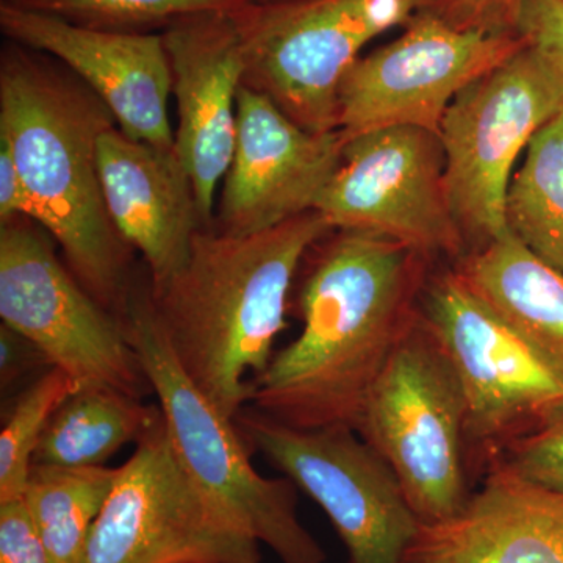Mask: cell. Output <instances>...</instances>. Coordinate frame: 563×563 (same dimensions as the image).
I'll return each mask as SVG.
<instances>
[{"label": "cell", "mask_w": 563, "mask_h": 563, "mask_svg": "<svg viewBox=\"0 0 563 563\" xmlns=\"http://www.w3.org/2000/svg\"><path fill=\"white\" fill-rule=\"evenodd\" d=\"M161 33L179 118L174 151L190 176L203 225L210 228L218 184L235 151L242 41L231 13L196 14Z\"/></svg>", "instance_id": "cell-16"}, {"label": "cell", "mask_w": 563, "mask_h": 563, "mask_svg": "<svg viewBox=\"0 0 563 563\" xmlns=\"http://www.w3.org/2000/svg\"><path fill=\"white\" fill-rule=\"evenodd\" d=\"M0 563H52L22 498L0 504Z\"/></svg>", "instance_id": "cell-29"}, {"label": "cell", "mask_w": 563, "mask_h": 563, "mask_svg": "<svg viewBox=\"0 0 563 563\" xmlns=\"http://www.w3.org/2000/svg\"><path fill=\"white\" fill-rule=\"evenodd\" d=\"M99 177L111 221L140 252L152 287L172 279L206 228L190 176L174 150L133 140L118 125L102 133Z\"/></svg>", "instance_id": "cell-17"}, {"label": "cell", "mask_w": 563, "mask_h": 563, "mask_svg": "<svg viewBox=\"0 0 563 563\" xmlns=\"http://www.w3.org/2000/svg\"><path fill=\"white\" fill-rule=\"evenodd\" d=\"M420 317L453 365L466 404L474 477L563 406V379L453 266L429 274Z\"/></svg>", "instance_id": "cell-6"}, {"label": "cell", "mask_w": 563, "mask_h": 563, "mask_svg": "<svg viewBox=\"0 0 563 563\" xmlns=\"http://www.w3.org/2000/svg\"><path fill=\"white\" fill-rule=\"evenodd\" d=\"M120 320L185 472L282 563H325L321 544L299 520L298 487L254 468L235 421L199 391L174 357L152 310L147 272L136 274Z\"/></svg>", "instance_id": "cell-4"}, {"label": "cell", "mask_w": 563, "mask_h": 563, "mask_svg": "<svg viewBox=\"0 0 563 563\" xmlns=\"http://www.w3.org/2000/svg\"><path fill=\"white\" fill-rule=\"evenodd\" d=\"M332 231L317 210L252 235L210 225L196 233L172 279L161 287L150 282L152 310L174 357L229 420L250 404L252 383L276 354L307 252Z\"/></svg>", "instance_id": "cell-3"}, {"label": "cell", "mask_w": 563, "mask_h": 563, "mask_svg": "<svg viewBox=\"0 0 563 563\" xmlns=\"http://www.w3.org/2000/svg\"><path fill=\"white\" fill-rule=\"evenodd\" d=\"M51 368L54 366L31 340L9 325H0V391L3 404L11 401Z\"/></svg>", "instance_id": "cell-27"}, {"label": "cell", "mask_w": 563, "mask_h": 563, "mask_svg": "<svg viewBox=\"0 0 563 563\" xmlns=\"http://www.w3.org/2000/svg\"><path fill=\"white\" fill-rule=\"evenodd\" d=\"M437 0H252L232 18L243 85L313 133L339 131V88L366 44Z\"/></svg>", "instance_id": "cell-7"}, {"label": "cell", "mask_w": 563, "mask_h": 563, "mask_svg": "<svg viewBox=\"0 0 563 563\" xmlns=\"http://www.w3.org/2000/svg\"><path fill=\"white\" fill-rule=\"evenodd\" d=\"M404 563H563V492L487 473L462 512L420 526Z\"/></svg>", "instance_id": "cell-18"}, {"label": "cell", "mask_w": 563, "mask_h": 563, "mask_svg": "<svg viewBox=\"0 0 563 563\" xmlns=\"http://www.w3.org/2000/svg\"><path fill=\"white\" fill-rule=\"evenodd\" d=\"M118 468L33 465L22 501L52 563H87L92 526L101 515Z\"/></svg>", "instance_id": "cell-21"}, {"label": "cell", "mask_w": 563, "mask_h": 563, "mask_svg": "<svg viewBox=\"0 0 563 563\" xmlns=\"http://www.w3.org/2000/svg\"><path fill=\"white\" fill-rule=\"evenodd\" d=\"M162 420L161 407L117 388L84 387L55 410L33 465L99 468L125 444L140 443Z\"/></svg>", "instance_id": "cell-20"}, {"label": "cell", "mask_w": 563, "mask_h": 563, "mask_svg": "<svg viewBox=\"0 0 563 563\" xmlns=\"http://www.w3.org/2000/svg\"><path fill=\"white\" fill-rule=\"evenodd\" d=\"M517 33L563 73V0H523Z\"/></svg>", "instance_id": "cell-28"}, {"label": "cell", "mask_w": 563, "mask_h": 563, "mask_svg": "<svg viewBox=\"0 0 563 563\" xmlns=\"http://www.w3.org/2000/svg\"><path fill=\"white\" fill-rule=\"evenodd\" d=\"M490 472L563 492V406L536 432L512 444Z\"/></svg>", "instance_id": "cell-25"}, {"label": "cell", "mask_w": 563, "mask_h": 563, "mask_svg": "<svg viewBox=\"0 0 563 563\" xmlns=\"http://www.w3.org/2000/svg\"><path fill=\"white\" fill-rule=\"evenodd\" d=\"M0 318L77 388L151 390L117 314L81 287L49 233L27 217L0 222Z\"/></svg>", "instance_id": "cell-9"}, {"label": "cell", "mask_w": 563, "mask_h": 563, "mask_svg": "<svg viewBox=\"0 0 563 563\" xmlns=\"http://www.w3.org/2000/svg\"><path fill=\"white\" fill-rule=\"evenodd\" d=\"M509 232L563 274V110L536 133L506 198Z\"/></svg>", "instance_id": "cell-22"}, {"label": "cell", "mask_w": 563, "mask_h": 563, "mask_svg": "<svg viewBox=\"0 0 563 563\" xmlns=\"http://www.w3.org/2000/svg\"><path fill=\"white\" fill-rule=\"evenodd\" d=\"M32 217V201L5 143L0 141V222Z\"/></svg>", "instance_id": "cell-30"}, {"label": "cell", "mask_w": 563, "mask_h": 563, "mask_svg": "<svg viewBox=\"0 0 563 563\" xmlns=\"http://www.w3.org/2000/svg\"><path fill=\"white\" fill-rule=\"evenodd\" d=\"M87 563H262L261 543L191 479L165 420L118 468Z\"/></svg>", "instance_id": "cell-11"}, {"label": "cell", "mask_w": 563, "mask_h": 563, "mask_svg": "<svg viewBox=\"0 0 563 563\" xmlns=\"http://www.w3.org/2000/svg\"><path fill=\"white\" fill-rule=\"evenodd\" d=\"M344 143L342 131H306L272 99L242 85L235 151L213 228L224 235H252L317 209L339 172Z\"/></svg>", "instance_id": "cell-14"}, {"label": "cell", "mask_w": 563, "mask_h": 563, "mask_svg": "<svg viewBox=\"0 0 563 563\" xmlns=\"http://www.w3.org/2000/svg\"><path fill=\"white\" fill-rule=\"evenodd\" d=\"M355 432L390 466L421 525L455 517L479 487L461 384L420 314L374 383Z\"/></svg>", "instance_id": "cell-5"}, {"label": "cell", "mask_w": 563, "mask_h": 563, "mask_svg": "<svg viewBox=\"0 0 563 563\" xmlns=\"http://www.w3.org/2000/svg\"><path fill=\"white\" fill-rule=\"evenodd\" d=\"M437 133L410 125L346 139L342 163L317 203L333 231H368L426 257L461 261L466 240L455 220Z\"/></svg>", "instance_id": "cell-12"}, {"label": "cell", "mask_w": 563, "mask_h": 563, "mask_svg": "<svg viewBox=\"0 0 563 563\" xmlns=\"http://www.w3.org/2000/svg\"><path fill=\"white\" fill-rule=\"evenodd\" d=\"M74 390L76 385L68 374L51 368L7 402L0 432V504L24 495L43 433Z\"/></svg>", "instance_id": "cell-23"}, {"label": "cell", "mask_w": 563, "mask_h": 563, "mask_svg": "<svg viewBox=\"0 0 563 563\" xmlns=\"http://www.w3.org/2000/svg\"><path fill=\"white\" fill-rule=\"evenodd\" d=\"M0 29L7 40L63 63L113 113L133 140L174 150L168 118L173 74L162 33L98 31L2 0Z\"/></svg>", "instance_id": "cell-15"}, {"label": "cell", "mask_w": 563, "mask_h": 563, "mask_svg": "<svg viewBox=\"0 0 563 563\" xmlns=\"http://www.w3.org/2000/svg\"><path fill=\"white\" fill-rule=\"evenodd\" d=\"M523 0H437L433 11L462 31L518 35Z\"/></svg>", "instance_id": "cell-26"}, {"label": "cell", "mask_w": 563, "mask_h": 563, "mask_svg": "<svg viewBox=\"0 0 563 563\" xmlns=\"http://www.w3.org/2000/svg\"><path fill=\"white\" fill-rule=\"evenodd\" d=\"M298 339L252 383L247 406L298 429L357 428L366 398L420 314L431 258L368 231L307 252Z\"/></svg>", "instance_id": "cell-1"}, {"label": "cell", "mask_w": 563, "mask_h": 563, "mask_svg": "<svg viewBox=\"0 0 563 563\" xmlns=\"http://www.w3.org/2000/svg\"><path fill=\"white\" fill-rule=\"evenodd\" d=\"M113 113L63 63L9 41L0 54V141L32 201L31 220L60 246L69 272L121 317L136 272L111 221L98 146Z\"/></svg>", "instance_id": "cell-2"}, {"label": "cell", "mask_w": 563, "mask_h": 563, "mask_svg": "<svg viewBox=\"0 0 563 563\" xmlns=\"http://www.w3.org/2000/svg\"><path fill=\"white\" fill-rule=\"evenodd\" d=\"M20 9L60 18L98 31L152 33L165 31L203 13H233L252 0H7Z\"/></svg>", "instance_id": "cell-24"}, {"label": "cell", "mask_w": 563, "mask_h": 563, "mask_svg": "<svg viewBox=\"0 0 563 563\" xmlns=\"http://www.w3.org/2000/svg\"><path fill=\"white\" fill-rule=\"evenodd\" d=\"M562 110L563 73L528 43L448 107L439 132L444 179L466 243L481 247L510 233L506 198L515 163Z\"/></svg>", "instance_id": "cell-8"}, {"label": "cell", "mask_w": 563, "mask_h": 563, "mask_svg": "<svg viewBox=\"0 0 563 563\" xmlns=\"http://www.w3.org/2000/svg\"><path fill=\"white\" fill-rule=\"evenodd\" d=\"M402 27L398 38L358 57L344 74L339 131L346 139L399 125L439 135L459 92L526 46L520 35L462 31L433 10Z\"/></svg>", "instance_id": "cell-13"}, {"label": "cell", "mask_w": 563, "mask_h": 563, "mask_svg": "<svg viewBox=\"0 0 563 563\" xmlns=\"http://www.w3.org/2000/svg\"><path fill=\"white\" fill-rule=\"evenodd\" d=\"M453 268L563 379V274L512 233L470 251Z\"/></svg>", "instance_id": "cell-19"}, {"label": "cell", "mask_w": 563, "mask_h": 563, "mask_svg": "<svg viewBox=\"0 0 563 563\" xmlns=\"http://www.w3.org/2000/svg\"><path fill=\"white\" fill-rule=\"evenodd\" d=\"M244 443L309 495L339 533L346 563H404L420 520L398 477L354 429H298L246 406Z\"/></svg>", "instance_id": "cell-10"}]
</instances>
